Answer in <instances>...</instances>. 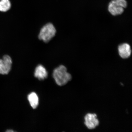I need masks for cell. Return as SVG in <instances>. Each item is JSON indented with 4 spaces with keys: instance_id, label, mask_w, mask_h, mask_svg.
Segmentation results:
<instances>
[{
    "instance_id": "1",
    "label": "cell",
    "mask_w": 132,
    "mask_h": 132,
    "mask_svg": "<svg viewBox=\"0 0 132 132\" xmlns=\"http://www.w3.org/2000/svg\"><path fill=\"white\" fill-rule=\"evenodd\" d=\"M53 76L56 83L59 86L65 85L72 79V76L67 72V68L62 65L54 69Z\"/></svg>"
},
{
    "instance_id": "2",
    "label": "cell",
    "mask_w": 132,
    "mask_h": 132,
    "mask_svg": "<svg viewBox=\"0 0 132 132\" xmlns=\"http://www.w3.org/2000/svg\"><path fill=\"white\" fill-rule=\"evenodd\" d=\"M56 30L52 23L46 24L41 28L38 37L40 40L48 43L55 36Z\"/></svg>"
},
{
    "instance_id": "3",
    "label": "cell",
    "mask_w": 132,
    "mask_h": 132,
    "mask_svg": "<svg viewBox=\"0 0 132 132\" xmlns=\"http://www.w3.org/2000/svg\"><path fill=\"white\" fill-rule=\"evenodd\" d=\"M127 6L125 0H112L109 4L108 11L113 15H119L122 14Z\"/></svg>"
},
{
    "instance_id": "4",
    "label": "cell",
    "mask_w": 132,
    "mask_h": 132,
    "mask_svg": "<svg viewBox=\"0 0 132 132\" xmlns=\"http://www.w3.org/2000/svg\"><path fill=\"white\" fill-rule=\"evenodd\" d=\"M12 64V59L7 55H5L0 59V74L6 75L11 70Z\"/></svg>"
},
{
    "instance_id": "5",
    "label": "cell",
    "mask_w": 132,
    "mask_h": 132,
    "mask_svg": "<svg viewBox=\"0 0 132 132\" xmlns=\"http://www.w3.org/2000/svg\"><path fill=\"white\" fill-rule=\"evenodd\" d=\"M85 124L86 126L89 129H94L98 126L100 121L97 118L96 114L88 113L85 115Z\"/></svg>"
},
{
    "instance_id": "6",
    "label": "cell",
    "mask_w": 132,
    "mask_h": 132,
    "mask_svg": "<svg viewBox=\"0 0 132 132\" xmlns=\"http://www.w3.org/2000/svg\"><path fill=\"white\" fill-rule=\"evenodd\" d=\"M118 50L119 54L123 59H127L129 57L131 54V47L127 43H123L118 46Z\"/></svg>"
},
{
    "instance_id": "7",
    "label": "cell",
    "mask_w": 132,
    "mask_h": 132,
    "mask_svg": "<svg viewBox=\"0 0 132 132\" xmlns=\"http://www.w3.org/2000/svg\"><path fill=\"white\" fill-rule=\"evenodd\" d=\"M34 76L40 80H44L48 76L47 71L44 66L39 65L36 67L34 72Z\"/></svg>"
},
{
    "instance_id": "8",
    "label": "cell",
    "mask_w": 132,
    "mask_h": 132,
    "mask_svg": "<svg viewBox=\"0 0 132 132\" xmlns=\"http://www.w3.org/2000/svg\"><path fill=\"white\" fill-rule=\"evenodd\" d=\"M28 99L32 108L34 109L37 108L39 104V98L35 92H32L29 94L28 96Z\"/></svg>"
},
{
    "instance_id": "9",
    "label": "cell",
    "mask_w": 132,
    "mask_h": 132,
    "mask_svg": "<svg viewBox=\"0 0 132 132\" xmlns=\"http://www.w3.org/2000/svg\"><path fill=\"white\" fill-rule=\"evenodd\" d=\"M11 4L9 0H0V11L6 12L10 9Z\"/></svg>"
},
{
    "instance_id": "10",
    "label": "cell",
    "mask_w": 132,
    "mask_h": 132,
    "mask_svg": "<svg viewBox=\"0 0 132 132\" xmlns=\"http://www.w3.org/2000/svg\"><path fill=\"white\" fill-rule=\"evenodd\" d=\"M7 131V132H13L14 131H13V130H7V131Z\"/></svg>"
}]
</instances>
